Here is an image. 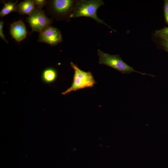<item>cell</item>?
Returning a JSON list of instances; mask_svg holds the SVG:
<instances>
[{"label": "cell", "instance_id": "cell-1", "mask_svg": "<svg viewBox=\"0 0 168 168\" xmlns=\"http://www.w3.org/2000/svg\"><path fill=\"white\" fill-rule=\"evenodd\" d=\"M104 4L102 0H81L77 3L72 12L70 15L71 18L85 16L92 18L98 23L103 24L114 31L116 30L106 24L98 17L97 11L98 8Z\"/></svg>", "mask_w": 168, "mask_h": 168}, {"label": "cell", "instance_id": "cell-2", "mask_svg": "<svg viewBox=\"0 0 168 168\" xmlns=\"http://www.w3.org/2000/svg\"><path fill=\"white\" fill-rule=\"evenodd\" d=\"M70 65L74 71L72 83L71 86L62 92V94L66 95L72 91L92 87L96 83L91 72H86L81 70L72 62L70 63Z\"/></svg>", "mask_w": 168, "mask_h": 168}, {"label": "cell", "instance_id": "cell-3", "mask_svg": "<svg viewBox=\"0 0 168 168\" xmlns=\"http://www.w3.org/2000/svg\"><path fill=\"white\" fill-rule=\"evenodd\" d=\"M99 57V63L111 67L120 72L122 74H129L132 72H136L142 75L155 76L137 71L133 67L128 65L124 62L119 55H110L102 52L99 49L97 51Z\"/></svg>", "mask_w": 168, "mask_h": 168}, {"label": "cell", "instance_id": "cell-4", "mask_svg": "<svg viewBox=\"0 0 168 168\" xmlns=\"http://www.w3.org/2000/svg\"><path fill=\"white\" fill-rule=\"evenodd\" d=\"M27 21L32 31L39 33L51 23V20L46 16L44 12L37 8L27 17Z\"/></svg>", "mask_w": 168, "mask_h": 168}, {"label": "cell", "instance_id": "cell-5", "mask_svg": "<svg viewBox=\"0 0 168 168\" xmlns=\"http://www.w3.org/2000/svg\"><path fill=\"white\" fill-rule=\"evenodd\" d=\"M62 40L61 34L59 30L49 26L40 33L38 41L55 46L61 42Z\"/></svg>", "mask_w": 168, "mask_h": 168}, {"label": "cell", "instance_id": "cell-6", "mask_svg": "<svg viewBox=\"0 0 168 168\" xmlns=\"http://www.w3.org/2000/svg\"><path fill=\"white\" fill-rule=\"evenodd\" d=\"M10 32L12 37L17 42H20L24 39L27 35L26 28L24 23L19 21L11 25Z\"/></svg>", "mask_w": 168, "mask_h": 168}, {"label": "cell", "instance_id": "cell-7", "mask_svg": "<svg viewBox=\"0 0 168 168\" xmlns=\"http://www.w3.org/2000/svg\"><path fill=\"white\" fill-rule=\"evenodd\" d=\"M35 8L34 0H25L17 5V11L22 15L26 14L29 16Z\"/></svg>", "mask_w": 168, "mask_h": 168}, {"label": "cell", "instance_id": "cell-8", "mask_svg": "<svg viewBox=\"0 0 168 168\" xmlns=\"http://www.w3.org/2000/svg\"><path fill=\"white\" fill-rule=\"evenodd\" d=\"M73 1L70 0H55L53 1L54 9L58 13H64L68 11L72 7Z\"/></svg>", "mask_w": 168, "mask_h": 168}, {"label": "cell", "instance_id": "cell-9", "mask_svg": "<svg viewBox=\"0 0 168 168\" xmlns=\"http://www.w3.org/2000/svg\"><path fill=\"white\" fill-rule=\"evenodd\" d=\"M58 77L57 71L52 68H48L45 69L42 72L41 79L45 83L49 84L54 82Z\"/></svg>", "mask_w": 168, "mask_h": 168}, {"label": "cell", "instance_id": "cell-10", "mask_svg": "<svg viewBox=\"0 0 168 168\" xmlns=\"http://www.w3.org/2000/svg\"><path fill=\"white\" fill-rule=\"evenodd\" d=\"M17 5L16 3L9 2L6 3L0 12L1 17H3L13 12H17Z\"/></svg>", "mask_w": 168, "mask_h": 168}, {"label": "cell", "instance_id": "cell-11", "mask_svg": "<svg viewBox=\"0 0 168 168\" xmlns=\"http://www.w3.org/2000/svg\"><path fill=\"white\" fill-rule=\"evenodd\" d=\"M155 36L159 39L168 37V27L155 30Z\"/></svg>", "mask_w": 168, "mask_h": 168}, {"label": "cell", "instance_id": "cell-12", "mask_svg": "<svg viewBox=\"0 0 168 168\" xmlns=\"http://www.w3.org/2000/svg\"><path fill=\"white\" fill-rule=\"evenodd\" d=\"M159 40L161 48L168 53V37Z\"/></svg>", "mask_w": 168, "mask_h": 168}, {"label": "cell", "instance_id": "cell-13", "mask_svg": "<svg viewBox=\"0 0 168 168\" xmlns=\"http://www.w3.org/2000/svg\"><path fill=\"white\" fill-rule=\"evenodd\" d=\"M164 12L165 21L168 25V0L164 1Z\"/></svg>", "mask_w": 168, "mask_h": 168}, {"label": "cell", "instance_id": "cell-14", "mask_svg": "<svg viewBox=\"0 0 168 168\" xmlns=\"http://www.w3.org/2000/svg\"><path fill=\"white\" fill-rule=\"evenodd\" d=\"M34 2L35 8L41 10L47 2L45 0H35Z\"/></svg>", "mask_w": 168, "mask_h": 168}, {"label": "cell", "instance_id": "cell-15", "mask_svg": "<svg viewBox=\"0 0 168 168\" xmlns=\"http://www.w3.org/2000/svg\"><path fill=\"white\" fill-rule=\"evenodd\" d=\"M3 22L2 21H0V37L7 43H8V41L6 40L5 36L3 33Z\"/></svg>", "mask_w": 168, "mask_h": 168}]
</instances>
